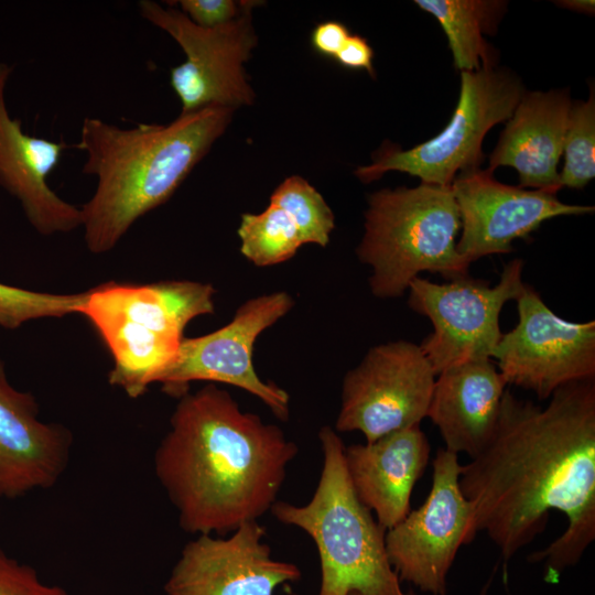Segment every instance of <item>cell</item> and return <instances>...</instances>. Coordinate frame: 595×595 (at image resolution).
<instances>
[{
	"label": "cell",
	"mask_w": 595,
	"mask_h": 595,
	"mask_svg": "<svg viewBox=\"0 0 595 595\" xmlns=\"http://www.w3.org/2000/svg\"><path fill=\"white\" fill-rule=\"evenodd\" d=\"M232 111L213 106L167 125L130 128L85 117L75 147L86 153L82 172L97 181L80 207L89 251H110L140 217L164 204L223 134Z\"/></svg>",
	"instance_id": "3957f363"
},
{
	"label": "cell",
	"mask_w": 595,
	"mask_h": 595,
	"mask_svg": "<svg viewBox=\"0 0 595 595\" xmlns=\"http://www.w3.org/2000/svg\"><path fill=\"white\" fill-rule=\"evenodd\" d=\"M293 305V298L285 291L247 300L225 326L203 336L184 337L174 359L155 382L177 399L188 391L192 381L231 385L256 396L279 420L288 421L289 393L275 383L260 379L253 367L252 353L258 336Z\"/></svg>",
	"instance_id": "8fae6325"
},
{
	"label": "cell",
	"mask_w": 595,
	"mask_h": 595,
	"mask_svg": "<svg viewBox=\"0 0 595 595\" xmlns=\"http://www.w3.org/2000/svg\"><path fill=\"white\" fill-rule=\"evenodd\" d=\"M518 323L501 335L493 357L507 386L540 400L559 388L595 379V322L559 317L529 284L516 299Z\"/></svg>",
	"instance_id": "4fadbf2b"
},
{
	"label": "cell",
	"mask_w": 595,
	"mask_h": 595,
	"mask_svg": "<svg viewBox=\"0 0 595 595\" xmlns=\"http://www.w3.org/2000/svg\"><path fill=\"white\" fill-rule=\"evenodd\" d=\"M595 94L594 85L586 101L572 102L565 132L564 166L560 186L583 188L595 176Z\"/></svg>",
	"instance_id": "cb8c5ba5"
},
{
	"label": "cell",
	"mask_w": 595,
	"mask_h": 595,
	"mask_svg": "<svg viewBox=\"0 0 595 595\" xmlns=\"http://www.w3.org/2000/svg\"><path fill=\"white\" fill-rule=\"evenodd\" d=\"M461 217L451 185L422 183L382 188L368 197L365 232L356 253L368 264L371 293L400 298L421 272L445 279L468 274L456 250Z\"/></svg>",
	"instance_id": "8992f818"
},
{
	"label": "cell",
	"mask_w": 595,
	"mask_h": 595,
	"mask_svg": "<svg viewBox=\"0 0 595 595\" xmlns=\"http://www.w3.org/2000/svg\"><path fill=\"white\" fill-rule=\"evenodd\" d=\"M209 283L164 280L147 284L102 283L84 292V315L107 346L109 383L130 398L144 394L174 359L186 325L213 314Z\"/></svg>",
	"instance_id": "5b68a950"
},
{
	"label": "cell",
	"mask_w": 595,
	"mask_h": 595,
	"mask_svg": "<svg viewBox=\"0 0 595 595\" xmlns=\"http://www.w3.org/2000/svg\"><path fill=\"white\" fill-rule=\"evenodd\" d=\"M555 3L573 11L594 14L595 2L593 0H563Z\"/></svg>",
	"instance_id": "f546056e"
},
{
	"label": "cell",
	"mask_w": 595,
	"mask_h": 595,
	"mask_svg": "<svg viewBox=\"0 0 595 595\" xmlns=\"http://www.w3.org/2000/svg\"><path fill=\"white\" fill-rule=\"evenodd\" d=\"M181 12L197 26L213 29L237 18L244 1L232 0H181Z\"/></svg>",
	"instance_id": "4316f807"
},
{
	"label": "cell",
	"mask_w": 595,
	"mask_h": 595,
	"mask_svg": "<svg viewBox=\"0 0 595 595\" xmlns=\"http://www.w3.org/2000/svg\"><path fill=\"white\" fill-rule=\"evenodd\" d=\"M430 451L420 425L345 446V466L354 491L386 530L409 513L411 495L428 466Z\"/></svg>",
	"instance_id": "ac0fdd59"
},
{
	"label": "cell",
	"mask_w": 595,
	"mask_h": 595,
	"mask_svg": "<svg viewBox=\"0 0 595 595\" xmlns=\"http://www.w3.org/2000/svg\"><path fill=\"white\" fill-rule=\"evenodd\" d=\"M13 66L0 62V187L14 197L41 235L69 232L82 226L80 208L61 198L48 176L69 145L28 134L11 117L6 90Z\"/></svg>",
	"instance_id": "2e32d148"
},
{
	"label": "cell",
	"mask_w": 595,
	"mask_h": 595,
	"mask_svg": "<svg viewBox=\"0 0 595 595\" xmlns=\"http://www.w3.org/2000/svg\"><path fill=\"white\" fill-rule=\"evenodd\" d=\"M323 466L306 505L278 500L271 513L305 531L314 541L321 565L317 595H414L404 592L391 566L386 529L356 496L347 475L345 445L328 425L318 432Z\"/></svg>",
	"instance_id": "277c9868"
},
{
	"label": "cell",
	"mask_w": 595,
	"mask_h": 595,
	"mask_svg": "<svg viewBox=\"0 0 595 595\" xmlns=\"http://www.w3.org/2000/svg\"><path fill=\"white\" fill-rule=\"evenodd\" d=\"M73 436L44 422L30 392L14 388L0 359V498L53 487L67 468Z\"/></svg>",
	"instance_id": "e0dca14e"
},
{
	"label": "cell",
	"mask_w": 595,
	"mask_h": 595,
	"mask_svg": "<svg viewBox=\"0 0 595 595\" xmlns=\"http://www.w3.org/2000/svg\"><path fill=\"white\" fill-rule=\"evenodd\" d=\"M436 375L420 345L400 339L371 347L342 382L336 432L358 431L366 442L420 425Z\"/></svg>",
	"instance_id": "7c38bea8"
},
{
	"label": "cell",
	"mask_w": 595,
	"mask_h": 595,
	"mask_svg": "<svg viewBox=\"0 0 595 595\" xmlns=\"http://www.w3.org/2000/svg\"><path fill=\"white\" fill-rule=\"evenodd\" d=\"M238 235L241 253L258 267L284 262L304 245L293 219L273 204L260 214H244Z\"/></svg>",
	"instance_id": "7402d4cb"
},
{
	"label": "cell",
	"mask_w": 595,
	"mask_h": 595,
	"mask_svg": "<svg viewBox=\"0 0 595 595\" xmlns=\"http://www.w3.org/2000/svg\"><path fill=\"white\" fill-rule=\"evenodd\" d=\"M256 2L244 1L240 14L213 29L194 24L180 10L141 0L142 18L170 34L186 58L170 71V84L178 97L181 115L218 106L235 109L253 101L244 63L257 37L251 23Z\"/></svg>",
	"instance_id": "9c48e42d"
},
{
	"label": "cell",
	"mask_w": 595,
	"mask_h": 595,
	"mask_svg": "<svg viewBox=\"0 0 595 595\" xmlns=\"http://www.w3.org/2000/svg\"><path fill=\"white\" fill-rule=\"evenodd\" d=\"M0 595H68L61 586L43 583L36 571L0 549Z\"/></svg>",
	"instance_id": "484cf974"
},
{
	"label": "cell",
	"mask_w": 595,
	"mask_h": 595,
	"mask_svg": "<svg viewBox=\"0 0 595 595\" xmlns=\"http://www.w3.org/2000/svg\"><path fill=\"white\" fill-rule=\"evenodd\" d=\"M451 186L461 217L456 250L468 263L509 253L516 239L545 220L594 212V206L565 204L555 193L502 184L488 170L459 172Z\"/></svg>",
	"instance_id": "5bb4252c"
},
{
	"label": "cell",
	"mask_w": 595,
	"mask_h": 595,
	"mask_svg": "<svg viewBox=\"0 0 595 595\" xmlns=\"http://www.w3.org/2000/svg\"><path fill=\"white\" fill-rule=\"evenodd\" d=\"M506 389L490 359L454 365L436 376L426 418L439 429L447 451L473 458L486 446Z\"/></svg>",
	"instance_id": "ffe728a7"
},
{
	"label": "cell",
	"mask_w": 595,
	"mask_h": 595,
	"mask_svg": "<svg viewBox=\"0 0 595 595\" xmlns=\"http://www.w3.org/2000/svg\"><path fill=\"white\" fill-rule=\"evenodd\" d=\"M491 582H493V575L487 580V582L483 585V587L480 588L478 595H488V592H489V587L491 585Z\"/></svg>",
	"instance_id": "4dcf8cb0"
},
{
	"label": "cell",
	"mask_w": 595,
	"mask_h": 595,
	"mask_svg": "<svg viewBox=\"0 0 595 595\" xmlns=\"http://www.w3.org/2000/svg\"><path fill=\"white\" fill-rule=\"evenodd\" d=\"M459 486L505 562L544 531L550 512L567 528L528 556L554 581L595 539V379L565 385L547 407L506 389L486 446L462 465Z\"/></svg>",
	"instance_id": "6da1fadb"
},
{
	"label": "cell",
	"mask_w": 595,
	"mask_h": 595,
	"mask_svg": "<svg viewBox=\"0 0 595 595\" xmlns=\"http://www.w3.org/2000/svg\"><path fill=\"white\" fill-rule=\"evenodd\" d=\"M425 501L386 530V551L400 581L431 595H446L450 570L459 548L476 534L472 504L459 486L458 455L439 448Z\"/></svg>",
	"instance_id": "30bf717a"
},
{
	"label": "cell",
	"mask_w": 595,
	"mask_h": 595,
	"mask_svg": "<svg viewBox=\"0 0 595 595\" xmlns=\"http://www.w3.org/2000/svg\"><path fill=\"white\" fill-rule=\"evenodd\" d=\"M350 33L345 24L338 21L318 23L311 34V44L322 56L335 58Z\"/></svg>",
	"instance_id": "83f0119b"
},
{
	"label": "cell",
	"mask_w": 595,
	"mask_h": 595,
	"mask_svg": "<svg viewBox=\"0 0 595 595\" xmlns=\"http://www.w3.org/2000/svg\"><path fill=\"white\" fill-rule=\"evenodd\" d=\"M84 292L53 294L0 283V327L15 329L44 317H61L79 311Z\"/></svg>",
	"instance_id": "d4e9b609"
},
{
	"label": "cell",
	"mask_w": 595,
	"mask_h": 595,
	"mask_svg": "<svg viewBox=\"0 0 595 595\" xmlns=\"http://www.w3.org/2000/svg\"><path fill=\"white\" fill-rule=\"evenodd\" d=\"M523 261L508 262L494 286L463 275L446 283L421 277L409 284L408 304L433 326L420 347L435 375L469 360L491 359L502 335L499 316L504 305L523 290Z\"/></svg>",
	"instance_id": "ba28073f"
},
{
	"label": "cell",
	"mask_w": 595,
	"mask_h": 595,
	"mask_svg": "<svg viewBox=\"0 0 595 595\" xmlns=\"http://www.w3.org/2000/svg\"><path fill=\"white\" fill-rule=\"evenodd\" d=\"M353 595H360V594H356V593H355V594H353Z\"/></svg>",
	"instance_id": "1f68e13d"
},
{
	"label": "cell",
	"mask_w": 595,
	"mask_h": 595,
	"mask_svg": "<svg viewBox=\"0 0 595 595\" xmlns=\"http://www.w3.org/2000/svg\"><path fill=\"white\" fill-rule=\"evenodd\" d=\"M524 91L520 77L505 67L461 72L456 108L437 136L405 151L383 147L371 164L358 167L355 174L370 183L398 171L418 176L422 183L451 185L459 172L479 169L485 136L511 117Z\"/></svg>",
	"instance_id": "52a82bcc"
},
{
	"label": "cell",
	"mask_w": 595,
	"mask_h": 595,
	"mask_svg": "<svg viewBox=\"0 0 595 595\" xmlns=\"http://www.w3.org/2000/svg\"><path fill=\"white\" fill-rule=\"evenodd\" d=\"M374 51L368 41L360 35H349L335 60L343 67L351 69H365L374 76L372 67Z\"/></svg>",
	"instance_id": "f1b7e54d"
},
{
	"label": "cell",
	"mask_w": 595,
	"mask_h": 595,
	"mask_svg": "<svg viewBox=\"0 0 595 595\" xmlns=\"http://www.w3.org/2000/svg\"><path fill=\"white\" fill-rule=\"evenodd\" d=\"M258 520L240 524L231 536L199 534L188 541L164 584L166 595H273L301 578L291 562L272 558Z\"/></svg>",
	"instance_id": "9a60e30c"
},
{
	"label": "cell",
	"mask_w": 595,
	"mask_h": 595,
	"mask_svg": "<svg viewBox=\"0 0 595 595\" xmlns=\"http://www.w3.org/2000/svg\"><path fill=\"white\" fill-rule=\"evenodd\" d=\"M298 452L278 425L209 383L178 398L153 467L183 531L224 537L271 510Z\"/></svg>",
	"instance_id": "7a4b0ae2"
},
{
	"label": "cell",
	"mask_w": 595,
	"mask_h": 595,
	"mask_svg": "<svg viewBox=\"0 0 595 595\" xmlns=\"http://www.w3.org/2000/svg\"><path fill=\"white\" fill-rule=\"evenodd\" d=\"M447 36L454 65L461 72L497 66L498 57L484 35H494L506 10L501 0H415Z\"/></svg>",
	"instance_id": "44dd1931"
},
{
	"label": "cell",
	"mask_w": 595,
	"mask_h": 595,
	"mask_svg": "<svg viewBox=\"0 0 595 595\" xmlns=\"http://www.w3.org/2000/svg\"><path fill=\"white\" fill-rule=\"evenodd\" d=\"M566 90L524 91L489 156L488 171L511 166L519 187L558 193V165L572 106Z\"/></svg>",
	"instance_id": "d6986e66"
},
{
	"label": "cell",
	"mask_w": 595,
	"mask_h": 595,
	"mask_svg": "<svg viewBox=\"0 0 595 595\" xmlns=\"http://www.w3.org/2000/svg\"><path fill=\"white\" fill-rule=\"evenodd\" d=\"M270 204L282 208L293 219L304 244L327 246L335 217L307 181L298 175L285 178L271 194Z\"/></svg>",
	"instance_id": "603a6c76"
}]
</instances>
